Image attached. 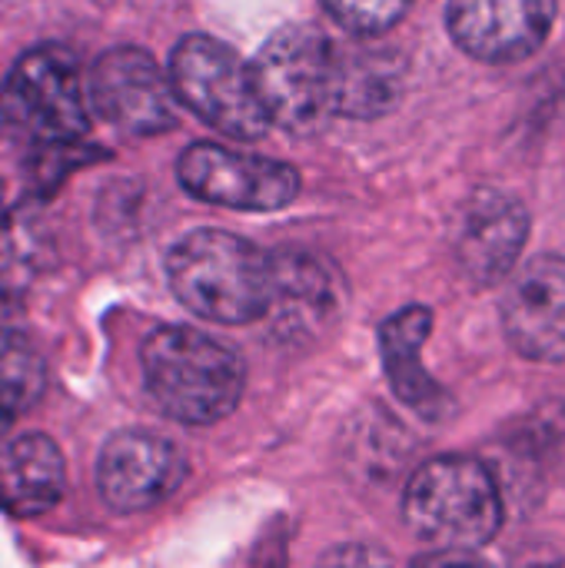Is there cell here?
Returning a JSON list of instances; mask_svg holds the SVG:
<instances>
[{"label":"cell","mask_w":565,"mask_h":568,"mask_svg":"<svg viewBox=\"0 0 565 568\" xmlns=\"http://www.w3.org/2000/svg\"><path fill=\"white\" fill-rule=\"evenodd\" d=\"M140 363L153 403L186 426H213L226 419L246 386L240 356L226 343L186 326L150 333Z\"/></svg>","instance_id":"1"},{"label":"cell","mask_w":565,"mask_h":568,"mask_svg":"<svg viewBox=\"0 0 565 568\" xmlns=\"http://www.w3.org/2000/svg\"><path fill=\"white\" fill-rule=\"evenodd\" d=\"M176 300L210 323H253L270 303V256L226 230H196L167 256Z\"/></svg>","instance_id":"2"},{"label":"cell","mask_w":565,"mask_h":568,"mask_svg":"<svg viewBox=\"0 0 565 568\" xmlns=\"http://www.w3.org/2000/svg\"><path fill=\"white\" fill-rule=\"evenodd\" d=\"M403 519L410 532L440 552L486 546L503 523V499L493 473L470 456H440L423 463L406 493Z\"/></svg>","instance_id":"3"},{"label":"cell","mask_w":565,"mask_h":568,"mask_svg":"<svg viewBox=\"0 0 565 568\" xmlns=\"http://www.w3.org/2000/svg\"><path fill=\"white\" fill-rule=\"evenodd\" d=\"M270 123L290 133H313L336 113L340 43L313 23L276 30L250 63Z\"/></svg>","instance_id":"4"},{"label":"cell","mask_w":565,"mask_h":568,"mask_svg":"<svg viewBox=\"0 0 565 568\" xmlns=\"http://www.w3.org/2000/svg\"><path fill=\"white\" fill-rule=\"evenodd\" d=\"M90 130L80 67L63 47H37L0 83V133L27 146H70Z\"/></svg>","instance_id":"5"},{"label":"cell","mask_w":565,"mask_h":568,"mask_svg":"<svg viewBox=\"0 0 565 568\" xmlns=\"http://www.w3.org/2000/svg\"><path fill=\"white\" fill-rule=\"evenodd\" d=\"M170 83L203 123L233 140H260L273 126L260 103L250 63L213 37L193 33L173 47Z\"/></svg>","instance_id":"6"},{"label":"cell","mask_w":565,"mask_h":568,"mask_svg":"<svg viewBox=\"0 0 565 568\" xmlns=\"http://www.w3.org/2000/svg\"><path fill=\"white\" fill-rule=\"evenodd\" d=\"M180 186L206 203L230 210H280L296 200L300 173L270 156L240 153L220 143H193L176 163Z\"/></svg>","instance_id":"7"},{"label":"cell","mask_w":565,"mask_h":568,"mask_svg":"<svg viewBox=\"0 0 565 568\" xmlns=\"http://www.w3.org/2000/svg\"><path fill=\"white\" fill-rule=\"evenodd\" d=\"M90 103L123 136H160L176 126V93L140 47L107 50L90 70Z\"/></svg>","instance_id":"8"},{"label":"cell","mask_w":565,"mask_h":568,"mask_svg":"<svg viewBox=\"0 0 565 568\" xmlns=\"http://www.w3.org/2000/svg\"><path fill=\"white\" fill-rule=\"evenodd\" d=\"M190 476L186 453L150 429H123L107 439L97 463V486L113 513H147L167 503Z\"/></svg>","instance_id":"9"},{"label":"cell","mask_w":565,"mask_h":568,"mask_svg":"<svg viewBox=\"0 0 565 568\" xmlns=\"http://www.w3.org/2000/svg\"><path fill=\"white\" fill-rule=\"evenodd\" d=\"M346 286L340 270L316 253H276L270 256V303L266 320L276 336L290 343L316 339L343 313Z\"/></svg>","instance_id":"10"},{"label":"cell","mask_w":565,"mask_h":568,"mask_svg":"<svg viewBox=\"0 0 565 568\" xmlns=\"http://www.w3.org/2000/svg\"><path fill=\"white\" fill-rule=\"evenodd\" d=\"M559 0H450L446 27L460 50L483 63H516L536 53Z\"/></svg>","instance_id":"11"},{"label":"cell","mask_w":565,"mask_h":568,"mask_svg":"<svg viewBox=\"0 0 565 568\" xmlns=\"http://www.w3.org/2000/svg\"><path fill=\"white\" fill-rule=\"evenodd\" d=\"M503 326L513 349L536 363H565V260L536 256L509 283Z\"/></svg>","instance_id":"12"},{"label":"cell","mask_w":565,"mask_h":568,"mask_svg":"<svg viewBox=\"0 0 565 568\" xmlns=\"http://www.w3.org/2000/svg\"><path fill=\"white\" fill-rule=\"evenodd\" d=\"M529 236L526 206L500 190H480L470 196L460 230H456V256L470 280L490 286L500 283L519 260Z\"/></svg>","instance_id":"13"},{"label":"cell","mask_w":565,"mask_h":568,"mask_svg":"<svg viewBox=\"0 0 565 568\" xmlns=\"http://www.w3.org/2000/svg\"><path fill=\"white\" fill-rule=\"evenodd\" d=\"M433 329V313L426 306H406L380 326L383 366L393 393L430 423L453 416V396L423 369V343Z\"/></svg>","instance_id":"14"},{"label":"cell","mask_w":565,"mask_h":568,"mask_svg":"<svg viewBox=\"0 0 565 568\" xmlns=\"http://www.w3.org/2000/svg\"><path fill=\"white\" fill-rule=\"evenodd\" d=\"M63 456L40 436H17L0 446V506L13 516H43L63 496Z\"/></svg>","instance_id":"15"},{"label":"cell","mask_w":565,"mask_h":568,"mask_svg":"<svg viewBox=\"0 0 565 568\" xmlns=\"http://www.w3.org/2000/svg\"><path fill=\"white\" fill-rule=\"evenodd\" d=\"M400 93V67L386 53L340 47V90L336 113L376 116L393 106Z\"/></svg>","instance_id":"16"},{"label":"cell","mask_w":565,"mask_h":568,"mask_svg":"<svg viewBox=\"0 0 565 568\" xmlns=\"http://www.w3.org/2000/svg\"><path fill=\"white\" fill-rule=\"evenodd\" d=\"M323 3L343 30L360 37L386 33L413 7V0H323Z\"/></svg>","instance_id":"17"},{"label":"cell","mask_w":565,"mask_h":568,"mask_svg":"<svg viewBox=\"0 0 565 568\" xmlns=\"http://www.w3.org/2000/svg\"><path fill=\"white\" fill-rule=\"evenodd\" d=\"M17 323H20V303H17L13 290L0 276V346L10 343L13 336H20Z\"/></svg>","instance_id":"18"},{"label":"cell","mask_w":565,"mask_h":568,"mask_svg":"<svg viewBox=\"0 0 565 568\" xmlns=\"http://www.w3.org/2000/svg\"><path fill=\"white\" fill-rule=\"evenodd\" d=\"M27 403H23V396H20V389L10 383V376L0 369V436L13 426V419L20 416V409H23Z\"/></svg>","instance_id":"19"},{"label":"cell","mask_w":565,"mask_h":568,"mask_svg":"<svg viewBox=\"0 0 565 568\" xmlns=\"http://www.w3.org/2000/svg\"><path fill=\"white\" fill-rule=\"evenodd\" d=\"M356 559H370V562H386V556L383 552H366V549H360V552H336V556H330V562H356Z\"/></svg>","instance_id":"20"},{"label":"cell","mask_w":565,"mask_h":568,"mask_svg":"<svg viewBox=\"0 0 565 568\" xmlns=\"http://www.w3.org/2000/svg\"><path fill=\"white\" fill-rule=\"evenodd\" d=\"M0 223H3V183H0Z\"/></svg>","instance_id":"21"}]
</instances>
